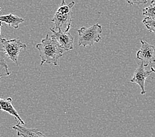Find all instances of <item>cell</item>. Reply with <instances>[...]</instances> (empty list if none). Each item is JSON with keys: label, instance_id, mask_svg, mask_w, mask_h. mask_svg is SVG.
Segmentation results:
<instances>
[{"label": "cell", "instance_id": "cell-1", "mask_svg": "<svg viewBox=\"0 0 155 137\" xmlns=\"http://www.w3.org/2000/svg\"><path fill=\"white\" fill-rule=\"evenodd\" d=\"M36 48L40 52L41 65L47 63L57 66L60 58L65 52L58 42L49 36L48 34H47L45 38L42 40L41 44L36 45Z\"/></svg>", "mask_w": 155, "mask_h": 137}, {"label": "cell", "instance_id": "cell-2", "mask_svg": "<svg viewBox=\"0 0 155 137\" xmlns=\"http://www.w3.org/2000/svg\"><path fill=\"white\" fill-rule=\"evenodd\" d=\"M79 35V46H91L95 43H98L101 40L102 27L100 24H93L88 28L82 27L78 30Z\"/></svg>", "mask_w": 155, "mask_h": 137}, {"label": "cell", "instance_id": "cell-3", "mask_svg": "<svg viewBox=\"0 0 155 137\" xmlns=\"http://www.w3.org/2000/svg\"><path fill=\"white\" fill-rule=\"evenodd\" d=\"M0 48L6 57L16 63L18 67V57L21 50H26L27 45L19 40H6L0 37Z\"/></svg>", "mask_w": 155, "mask_h": 137}, {"label": "cell", "instance_id": "cell-4", "mask_svg": "<svg viewBox=\"0 0 155 137\" xmlns=\"http://www.w3.org/2000/svg\"><path fill=\"white\" fill-rule=\"evenodd\" d=\"M141 48L137 53V58L141 63L144 67L149 64L155 63V48L153 45L147 43L146 41L140 40Z\"/></svg>", "mask_w": 155, "mask_h": 137}, {"label": "cell", "instance_id": "cell-5", "mask_svg": "<svg viewBox=\"0 0 155 137\" xmlns=\"http://www.w3.org/2000/svg\"><path fill=\"white\" fill-rule=\"evenodd\" d=\"M153 73V71L151 69L146 70L144 69L143 63H140V65H139L138 67L135 69V72H134L133 76L130 81L137 84L140 86V89H141V92H140L141 95H144L146 94L145 88H144L146 79Z\"/></svg>", "mask_w": 155, "mask_h": 137}, {"label": "cell", "instance_id": "cell-6", "mask_svg": "<svg viewBox=\"0 0 155 137\" xmlns=\"http://www.w3.org/2000/svg\"><path fill=\"white\" fill-rule=\"evenodd\" d=\"M73 19L72 11L70 13L65 15L55 13L54 17L51 21L54 23L55 26L57 30H61L62 32L67 33H69V30L71 28Z\"/></svg>", "mask_w": 155, "mask_h": 137}, {"label": "cell", "instance_id": "cell-7", "mask_svg": "<svg viewBox=\"0 0 155 137\" xmlns=\"http://www.w3.org/2000/svg\"><path fill=\"white\" fill-rule=\"evenodd\" d=\"M50 30L52 33L51 37L58 42V44L63 48L65 51L73 50L74 38L69 33H66L61 30L55 31L53 29H50Z\"/></svg>", "mask_w": 155, "mask_h": 137}, {"label": "cell", "instance_id": "cell-8", "mask_svg": "<svg viewBox=\"0 0 155 137\" xmlns=\"http://www.w3.org/2000/svg\"><path fill=\"white\" fill-rule=\"evenodd\" d=\"M0 110L7 112L9 114L12 115L15 117V120L18 121L21 124L23 125H26L25 123L21 118L17 110L13 107L12 98H8L7 99H2V98H0Z\"/></svg>", "mask_w": 155, "mask_h": 137}, {"label": "cell", "instance_id": "cell-9", "mask_svg": "<svg viewBox=\"0 0 155 137\" xmlns=\"http://www.w3.org/2000/svg\"><path fill=\"white\" fill-rule=\"evenodd\" d=\"M13 129L17 131L18 136L21 137H47L37 129H30L21 125L20 123L12 126Z\"/></svg>", "mask_w": 155, "mask_h": 137}, {"label": "cell", "instance_id": "cell-10", "mask_svg": "<svg viewBox=\"0 0 155 137\" xmlns=\"http://www.w3.org/2000/svg\"><path fill=\"white\" fill-rule=\"evenodd\" d=\"M24 21L25 20L23 19L12 13L9 14V15L0 16V22L5 23L15 29H18L19 24L23 23Z\"/></svg>", "mask_w": 155, "mask_h": 137}, {"label": "cell", "instance_id": "cell-11", "mask_svg": "<svg viewBox=\"0 0 155 137\" xmlns=\"http://www.w3.org/2000/svg\"><path fill=\"white\" fill-rule=\"evenodd\" d=\"M143 15L150 18H155V0L151 2L150 5L143 9Z\"/></svg>", "mask_w": 155, "mask_h": 137}, {"label": "cell", "instance_id": "cell-12", "mask_svg": "<svg viewBox=\"0 0 155 137\" xmlns=\"http://www.w3.org/2000/svg\"><path fill=\"white\" fill-rule=\"evenodd\" d=\"M143 23L146 26L147 29L155 34V18L146 17L143 20Z\"/></svg>", "mask_w": 155, "mask_h": 137}, {"label": "cell", "instance_id": "cell-13", "mask_svg": "<svg viewBox=\"0 0 155 137\" xmlns=\"http://www.w3.org/2000/svg\"><path fill=\"white\" fill-rule=\"evenodd\" d=\"M5 57L6 56L5 55L4 53L2 51V50H1V48H0V66H1L2 68L5 69L7 75L8 76L11 74V73L9 71V67L5 61Z\"/></svg>", "mask_w": 155, "mask_h": 137}, {"label": "cell", "instance_id": "cell-14", "mask_svg": "<svg viewBox=\"0 0 155 137\" xmlns=\"http://www.w3.org/2000/svg\"><path fill=\"white\" fill-rule=\"evenodd\" d=\"M130 5H139L146 4L148 2V0H125Z\"/></svg>", "mask_w": 155, "mask_h": 137}, {"label": "cell", "instance_id": "cell-15", "mask_svg": "<svg viewBox=\"0 0 155 137\" xmlns=\"http://www.w3.org/2000/svg\"><path fill=\"white\" fill-rule=\"evenodd\" d=\"M2 23L0 22V37H1V33H2Z\"/></svg>", "mask_w": 155, "mask_h": 137}, {"label": "cell", "instance_id": "cell-16", "mask_svg": "<svg viewBox=\"0 0 155 137\" xmlns=\"http://www.w3.org/2000/svg\"><path fill=\"white\" fill-rule=\"evenodd\" d=\"M3 76H8V75H7V74H3V75H0V80H1V78H2V77Z\"/></svg>", "mask_w": 155, "mask_h": 137}, {"label": "cell", "instance_id": "cell-17", "mask_svg": "<svg viewBox=\"0 0 155 137\" xmlns=\"http://www.w3.org/2000/svg\"><path fill=\"white\" fill-rule=\"evenodd\" d=\"M151 70H152V71H153V73H155V69H154L153 67H151Z\"/></svg>", "mask_w": 155, "mask_h": 137}, {"label": "cell", "instance_id": "cell-18", "mask_svg": "<svg viewBox=\"0 0 155 137\" xmlns=\"http://www.w3.org/2000/svg\"><path fill=\"white\" fill-rule=\"evenodd\" d=\"M2 10V8H0V11H1Z\"/></svg>", "mask_w": 155, "mask_h": 137}]
</instances>
